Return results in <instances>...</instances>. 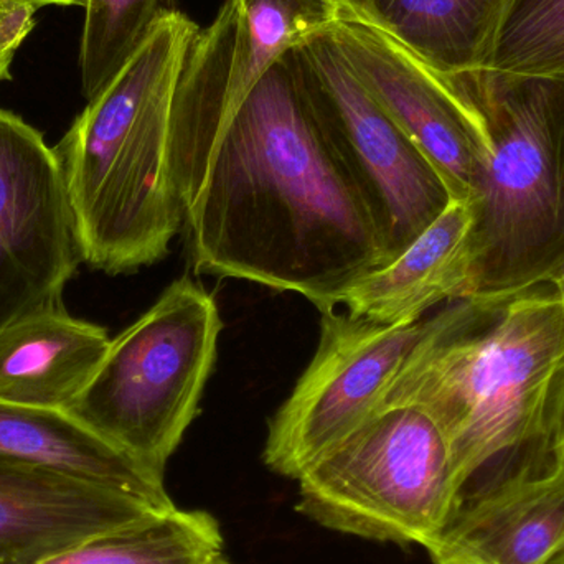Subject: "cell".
<instances>
[{
	"mask_svg": "<svg viewBox=\"0 0 564 564\" xmlns=\"http://www.w3.org/2000/svg\"><path fill=\"white\" fill-rule=\"evenodd\" d=\"M556 423H558V440L562 447V457L564 466V381L560 388L558 406H556Z\"/></svg>",
	"mask_w": 564,
	"mask_h": 564,
	"instance_id": "603a6c76",
	"label": "cell"
},
{
	"mask_svg": "<svg viewBox=\"0 0 564 564\" xmlns=\"http://www.w3.org/2000/svg\"><path fill=\"white\" fill-rule=\"evenodd\" d=\"M17 2L25 3V6L33 7L35 10L45 6H86V0H17Z\"/></svg>",
	"mask_w": 564,
	"mask_h": 564,
	"instance_id": "7402d4cb",
	"label": "cell"
},
{
	"mask_svg": "<svg viewBox=\"0 0 564 564\" xmlns=\"http://www.w3.org/2000/svg\"><path fill=\"white\" fill-rule=\"evenodd\" d=\"M208 564H231L230 562H227V560L224 558V555L215 556L214 560H212Z\"/></svg>",
	"mask_w": 564,
	"mask_h": 564,
	"instance_id": "4316f807",
	"label": "cell"
},
{
	"mask_svg": "<svg viewBox=\"0 0 564 564\" xmlns=\"http://www.w3.org/2000/svg\"><path fill=\"white\" fill-rule=\"evenodd\" d=\"M338 3H341V6H360L364 0H337Z\"/></svg>",
	"mask_w": 564,
	"mask_h": 564,
	"instance_id": "484cf974",
	"label": "cell"
},
{
	"mask_svg": "<svg viewBox=\"0 0 564 564\" xmlns=\"http://www.w3.org/2000/svg\"><path fill=\"white\" fill-rule=\"evenodd\" d=\"M553 285H555L556 292H558L560 297H562V301L564 302V271L562 276H560Z\"/></svg>",
	"mask_w": 564,
	"mask_h": 564,
	"instance_id": "cb8c5ba5",
	"label": "cell"
},
{
	"mask_svg": "<svg viewBox=\"0 0 564 564\" xmlns=\"http://www.w3.org/2000/svg\"><path fill=\"white\" fill-rule=\"evenodd\" d=\"M161 512L118 490L0 464V564H43Z\"/></svg>",
	"mask_w": 564,
	"mask_h": 564,
	"instance_id": "8fae6325",
	"label": "cell"
},
{
	"mask_svg": "<svg viewBox=\"0 0 564 564\" xmlns=\"http://www.w3.org/2000/svg\"><path fill=\"white\" fill-rule=\"evenodd\" d=\"M0 464L48 470L174 509L164 477L135 463L66 411L0 401Z\"/></svg>",
	"mask_w": 564,
	"mask_h": 564,
	"instance_id": "5bb4252c",
	"label": "cell"
},
{
	"mask_svg": "<svg viewBox=\"0 0 564 564\" xmlns=\"http://www.w3.org/2000/svg\"><path fill=\"white\" fill-rule=\"evenodd\" d=\"M358 82L443 175L453 200L470 202L490 154L476 106L367 17L341 6L328 29Z\"/></svg>",
	"mask_w": 564,
	"mask_h": 564,
	"instance_id": "9c48e42d",
	"label": "cell"
},
{
	"mask_svg": "<svg viewBox=\"0 0 564 564\" xmlns=\"http://www.w3.org/2000/svg\"><path fill=\"white\" fill-rule=\"evenodd\" d=\"M221 549L220 525L210 513L175 507L43 564H208Z\"/></svg>",
	"mask_w": 564,
	"mask_h": 564,
	"instance_id": "e0dca14e",
	"label": "cell"
},
{
	"mask_svg": "<svg viewBox=\"0 0 564 564\" xmlns=\"http://www.w3.org/2000/svg\"><path fill=\"white\" fill-rule=\"evenodd\" d=\"M447 78L490 141L470 200L473 297L555 284L564 271V78L486 69Z\"/></svg>",
	"mask_w": 564,
	"mask_h": 564,
	"instance_id": "277c9868",
	"label": "cell"
},
{
	"mask_svg": "<svg viewBox=\"0 0 564 564\" xmlns=\"http://www.w3.org/2000/svg\"><path fill=\"white\" fill-rule=\"evenodd\" d=\"M200 26L162 19L53 148L83 263L131 273L167 257L184 212L171 172L175 91Z\"/></svg>",
	"mask_w": 564,
	"mask_h": 564,
	"instance_id": "3957f363",
	"label": "cell"
},
{
	"mask_svg": "<svg viewBox=\"0 0 564 564\" xmlns=\"http://www.w3.org/2000/svg\"><path fill=\"white\" fill-rule=\"evenodd\" d=\"M447 437L416 404L381 408L299 479V506L325 529L430 549L449 520Z\"/></svg>",
	"mask_w": 564,
	"mask_h": 564,
	"instance_id": "8992f818",
	"label": "cell"
},
{
	"mask_svg": "<svg viewBox=\"0 0 564 564\" xmlns=\"http://www.w3.org/2000/svg\"><path fill=\"white\" fill-rule=\"evenodd\" d=\"M79 68L83 96L91 101L124 68L177 0H86Z\"/></svg>",
	"mask_w": 564,
	"mask_h": 564,
	"instance_id": "d6986e66",
	"label": "cell"
},
{
	"mask_svg": "<svg viewBox=\"0 0 564 564\" xmlns=\"http://www.w3.org/2000/svg\"><path fill=\"white\" fill-rule=\"evenodd\" d=\"M294 52L332 139L370 207L388 264L446 210L453 202L449 188L433 162L368 95L328 29Z\"/></svg>",
	"mask_w": 564,
	"mask_h": 564,
	"instance_id": "52a82bcc",
	"label": "cell"
},
{
	"mask_svg": "<svg viewBox=\"0 0 564 564\" xmlns=\"http://www.w3.org/2000/svg\"><path fill=\"white\" fill-rule=\"evenodd\" d=\"M108 330L73 317L63 301L0 330V401L68 411L108 354Z\"/></svg>",
	"mask_w": 564,
	"mask_h": 564,
	"instance_id": "4fadbf2b",
	"label": "cell"
},
{
	"mask_svg": "<svg viewBox=\"0 0 564 564\" xmlns=\"http://www.w3.org/2000/svg\"><path fill=\"white\" fill-rule=\"evenodd\" d=\"M79 263L62 169L42 132L0 109V330L62 301Z\"/></svg>",
	"mask_w": 564,
	"mask_h": 564,
	"instance_id": "30bf717a",
	"label": "cell"
},
{
	"mask_svg": "<svg viewBox=\"0 0 564 564\" xmlns=\"http://www.w3.org/2000/svg\"><path fill=\"white\" fill-rule=\"evenodd\" d=\"M238 30L224 102H240L289 50L337 23V0H237Z\"/></svg>",
	"mask_w": 564,
	"mask_h": 564,
	"instance_id": "ac0fdd59",
	"label": "cell"
},
{
	"mask_svg": "<svg viewBox=\"0 0 564 564\" xmlns=\"http://www.w3.org/2000/svg\"><path fill=\"white\" fill-rule=\"evenodd\" d=\"M473 204L453 200L394 260L355 282L340 305L390 327L417 324L443 302L473 297Z\"/></svg>",
	"mask_w": 564,
	"mask_h": 564,
	"instance_id": "7c38bea8",
	"label": "cell"
},
{
	"mask_svg": "<svg viewBox=\"0 0 564 564\" xmlns=\"http://www.w3.org/2000/svg\"><path fill=\"white\" fill-rule=\"evenodd\" d=\"M444 76L489 65L509 0H364L348 6Z\"/></svg>",
	"mask_w": 564,
	"mask_h": 564,
	"instance_id": "2e32d148",
	"label": "cell"
},
{
	"mask_svg": "<svg viewBox=\"0 0 564 564\" xmlns=\"http://www.w3.org/2000/svg\"><path fill=\"white\" fill-rule=\"evenodd\" d=\"M564 546V469L453 517L427 549L434 564H549Z\"/></svg>",
	"mask_w": 564,
	"mask_h": 564,
	"instance_id": "9a60e30c",
	"label": "cell"
},
{
	"mask_svg": "<svg viewBox=\"0 0 564 564\" xmlns=\"http://www.w3.org/2000/svg\"><path fill=\"white\" fill-rule=\"evenodd\" d=\"M35 12L17 0H0V83L10 79L13 56L35 26Z\"/></svg>",
	"mask_w": 564,
	"mask_h": 564,
	"instance_id": "44dd1931",
	"label": "cell"
},
{
	"mask_svg": "<svg viewBox=\"0 0 564 564\" xmlns=\"http://www.w3.org/2000/svg\"><path fill=\"white\" fill-rule=\"evenodd\" d=\"M486 72L564 78V0H509Z\"/></svg>",
	"mask_w": 564,
	"mask_h": 564,
	"instance_id": "ffe728a7",
	"label": "cell"
},
{
	"mask_svg": "<svg viewBox=\"0 0 564 564\" xmlns=\"http://www.w3.org/2000/svg\"><path fill=\"white\" fill-rule=\"evenodd\" d=\"M549 564H564V546L555 556H553L552 560H550Z\"/></svg>",
	"mask_w": 564,
	"mask_h": 564,
	"instance_id": "d4e9b609",
	"label": "cell"
},
{
	"mask_svg": "<svg viewBox=\"0 0 564 564\" xmlns=\"http://www.w3.org/2000/svg\"><path fill=\"white\" fill-rule=\"evenodd\" d=\"M237 30V0H225L192 43L172 109V181L195 273L335 311L387 264L383 240L294 48L225 105Z\"/></svg>",
	"mask_w": 564,
	"mask_h": 564,
	"instance_id": "6da1fadb",
	"label": "cell"
},
{
	"mask_svg": "<svg viewBox=\"0 0 564 564\" xmlns=\"http://www.w3.org/2000/svg\"><path fill=\"white\" fill-rule=\"evenodd\" d=\"M563 381L564 302L542 284L447 302L424 321L381 408L416 404L440 424L453 453L451 520L562 473Z\"/></svg>",
	"mask_w": 564,
	"mask_h": 564,
	"instance_id": "7a4b0ae2",
	"label": "cell"
},
{
	"mask_svg": "<svg viewBox=\"0 0 564 564\" xmlns=\"http://www.w3.org/2000/svg\"><path fill=\"white\" fill-rule=\"evenodd\" d=\"M221 327L214 295L188 276L172 282L112 338L95 377L66 413L164 477L200 411Z\"/></svg>",
	"mask_w": 564,
	"mask_h": 564,
	"instance_id": "5b68a950",
	"label": "cell"
},
{
	"mask_svg": "<svg viewBox=\"0 0 564 564\" xmlns=\"http://www.w3.org/2000/svg\"><path fill=\"white\" fill-rule=\"evenodd\" d=\"M423 330L424 321L390 327L348 312H324L317 351L271 420L264 464L289 479H301L381 410Z\"/></svg>",
	"mask_w": 564,
	"mask_h": 564,
	"instance_id": "ba28073f",
	"label": "cell"
}]
</instances>
